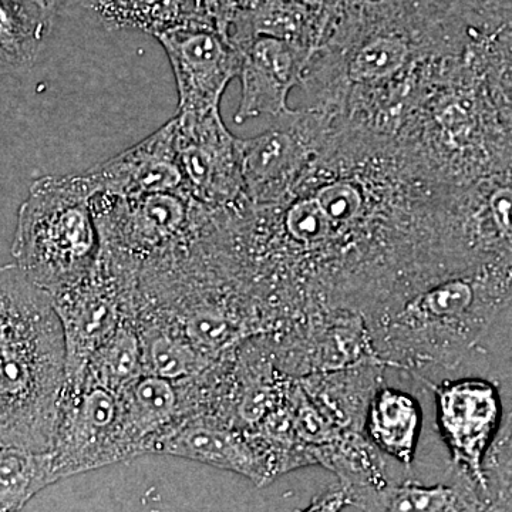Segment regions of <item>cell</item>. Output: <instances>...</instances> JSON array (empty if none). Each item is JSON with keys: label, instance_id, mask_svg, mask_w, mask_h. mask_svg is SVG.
I'll list each match as a JSON object with an SVG mask.
<instances>
[{"label": "cell", "instance_id": "cell-1", "mask_svg": "<svg viewBox=\"0 0 512 512\" xmlns=\"http://www.w3.org/2000/svg\"><path fill=\"white\" fill-rule=\"evenodd\" d=\"M66 373L52 296L18 265L0 266V446L50 450Z\"/></svg>", "mask_w": 512, "mask_h": 512}, {"label": "cell", "instance_id": "cell-2", "mask_svg": "<svg viewBox=\"0 0 512 512\" xmlns=\"http://www.w3.org/2000/svg\"><path fill=\"white\" fill-rule=\"evenodd\" d=\"M511 303L512 272H463L433 279L367 323L386 367L453 370Z\"/></svg>", "mask_w": 512, "mask_h": 512}, {"label": "cell", "instance_id": "cell-3", "mask_svg": "<svg viewBox=\"0 0 512 512\" xmlns=\"http://www.w3.org/2000/svg\"><path fill=\"white\" fill-rule=\"evenodd\" d=\"M97 190L89 175H47L20 205L12 255L33 284L53 293L92 269L100 235L92 212Z\"/></svg>", "mask_w": 512, "mask_h": 512}, {"label": "cell", "instance_id": "cell-4", "mask_svg": "<svg viewBox=\"0 0 512 512\" xmlns=\"http://www.w3.org/2000/svg\"><path fill=\"white\" fill-rule=\"evenodd\" d=\"M140 264L100 244L99 256L76 284L53 293L66 345V382L83 379L90 357L133 315Z\"/></svg>", "mask_w": 512, "mask_h": 512}, {"label": "cell", "instance_id": "cell-5", "mask_svg": "<svg viewBox=\"0 0 512 512\" xmlns=\"http://www.w3.org/2000/svg\"><path fill=\"white\" fill-rule=\"evenodd\" d=\"M338 123V111L315 104L274 117L258 136L239 138L247 201L266 205L288 197Z\"/></svg>", "mask_w": 512, "mask_h": 512}, {"label": "cell", "instance_id": "cell-6", "mask_svg": "<svg viewBox=\"0 0 512 512\" xmlns=\"http://www.w3.org/2000/svg\"><path fill=\"white\" fill-rule=\"evenodd\" d=\"M444 238L456 272H512V167L448 188Z\"/></svg>", "mask_w": 512, "mask_h": 512}, {"label": "cell", "instance_id": "cell-7", "mask_svg": "<svg viewBox=\"0 0 512 512\" xmlns=\"http://www.w3.org/2000/svg\"><path fill=\"white\" fill-rule=\"evenodd\" d=\"M90 204L100 244L130 256L140 268L190 241L210 212L184 192L119 197L97 191Z\"/></svg>", "mask_w": 512, "mask_h": 512}, {"label": "cell", "instance_id": "cell-8", "mask_svg": "<svg viewBox=\"0 0 512 512\" xmlns=\"http://www.w3.org/2000/svg\"><path fill=\"white\" fill-rule=\"evenodd\" d=\"M264 336L278 369L299 377L380 363L369 323L350 309H326L303 316Z\"/></svg>", "mask_w": 512, "mask_h": 512}, {"label": "cell", "instance_id": "cell-9", "mask_svg": "<svg viewBox=\"0 0 512 512\" xmlns=\"http://www.w3.org/2000/svg\"><path fill=\"white\" fill-rule=\"evenodd\" d=\"M119 421V394L87 379L66 382L49 450L59 481L124 461Z\"/></svg>", "mask_w": 512, "mask_h": 512}, {"label": "cell", "instance_id": "cell-10", "mask_svg": "<svg viewBox=\"0 0 512 512\" xmlns=\"http://www.w3.org/2000/svg\"><path fill=\"white\" fill-rule=\"evenodd\" d=\"M423 382L434 393L437 427L451 466L476 481L487 497L484 460L503 421L497 384L481 377Z\"/></svg>", "mask_w": 512, "mask_h": 512}, {"label": "cell", "instance_id": "cell-11", "mask_svg": "<svg viewBox=\"0 0 512 512\" xmlns=\"http://www.w3.org/2000/svg\"><path fill=\"white\" fill-rule=\"evenodd\" d=\"M175 119V151L188 194L210 208H231L247 200L239 138L220 110Z\"/></svg>", "mask_w": 512, "mask_h": 512}, {"label": "cell", "instance_id": "cell-12", "mask_svg": "<svg viewBox=\"0 0 512 512\" xmlns=\"http://www.w3.org/2000/svg\"><path fill=\"white\" fill-rule=\"evenodd\" d=\"M171 67L178 90L180 116L220 110L228 84L238 77L241 53L217 26L198 25L156 37Z\"/></svg>", "mask_w": 512, "mask_h": 512}, {"label": "cell", "instance_id": "cell-13", "mask_svg": "<svg viewBox=\"0 0 512 512\" xmlns=\"http://www.w3.org/2000/svg\"><path fill=\"white\" fill-rule=\"evenodd\" d=\"M241 53V101L235 123L271 114L281 116L291 110L288 96L303 82L308 66V49L299 43L271 35H252L234 43Z\"/></svg>", "mask_w": 512, "mask_h": 512}, {"label": "cell", "instance_id": "cell-14", "mask_svg": "<svg viewBox=\"0 0 512 512\" xmlns=\"http://www.w3.org/2000/svg\"><path fill=\"white\" fill-rule=\"evenodd\" d=\"M154 454L232 471L258 487H265L279 477L274 460L255 437L205 417H191L178 423L161 437Z\"/></svg>", "mask_w": 512, "mask_h": 512}, {"label": "cell", "instance_id": "cell-15", "mask_svg": "<svg viewBox=\"0 0 512 512\" xmlns=\"http://www.w3.org/2000/svg\"><path fill=\"white\" fill-rule=\"evenodd\" d=\"M86 174L97 191L119 197L158 192L188 194L175 151V119L136 146L89 168Z\"/></svg>", "mask_w": 512, "mask_h": 512}, {"label": "cell", "instance_id": "cell-16", "mask_svg": "<svg viewBox=\"0 0 512 512\" xmlns=\"http://www.w3.org/2000/svg\"><path fill=\"white\" fill-rule=\"evenodd\" d=\"M120 446L124 461L154 454L158 441L184 420L180 383L141 375L119 393Z\"/></svg>", "mask_w": 512, "mask_h": 512}, {"label": "cell", "instance_id": "cell-17", "mask_svg": "<svg viewBox=\"0 0 512 512\" xmlns=\"http://www.w3.org/2000/svg\"><path fill=\"white\" fill-rule=\"evenodd\" d=\"M380 363L299 377L303 392L340 429L365 434L367 409L383 384Z\"/></svg>", "mask_w": 512, "mask_h": 512}, {"label": "cell", "instance_id": "cell-18", "mask_svg": "<svg viewBox=\"0 0 512 512\" xmlns=\"http://www.w3.org/2000/svg\"><path fill=\"white\" fill-rule=\"evenodd\" d=\"M487 505L480 485L451 467L450 480L444 483H389L357 508L363 512H485Z\"/></svg>", "mask_w": 512, "mask_h": 512}, {"label": "cell", "instance_id": "cell-19", "mask_svg": "<svg viewBox=\"0 0 512 512\" xmlns=\"http://www.w3.org/2000/svg\"><path fill=\"white\" fill-rule=\"evenodd\" d=\"M421 431V409L416 397L380 386L367 409L365 434L367 440L383 454L412 466Z\"/></svg>", "mask_w": 512, "mask_h": 512}, {"label": "cell", "instance_id": "cell-20", "mask_svg": "<svg viewBox=\"0 0 512 512\" xmlns=\"http://www.w3.org/2000/svg\"><path fill=\"white\" fill-rule=\"evenodd\" d=\"M87 8L109 29L140 30L154 37L187 26H217L205 0H92Z\"/></svg>", "mask_w": 512, "mask_h": 512}, {"label": "cell", "instance_id": "cell-21", "mask_svg": "<svg viewBox=\"0 0 512 512\" xmlns=\"http://www.w3.org/2000/svg\"><path fill=\"white\" fill-rule=\"evenodd\" d=\"M56 15L47 0H0V73L33 66Z\"/></svg>", "mask_w": 512, "mask_h": 512}, {"label": "cell", "instance_id": "cell-22", "mask_svg": "<svg viewBox=\"0 0 512 512\" xmlns=\"http://www.w3.org/2000/svg\"><path fill=\"white\" fill-rule=\"evenodd\" d=\"M130 322L140 339L144 373L147 375L183 382L200 375L217 362L202 355L181 333L153 316H136Z\"/></svg>", "mask_w": 512, "mask_h": 512}, {"label": "cell", "instance_id": "cell-23", "mask_svg": "<svg viewBox=\"0 0 512 512\" xmlns=\"http://www.w3.org/2000/svg\"><path fill=\"white\" fill-rule=\"evenodd\" d=\"M57 481L50 451L0 446V512H19Z\"/></svg>", "mask_w": 512, "mask_h": 512}, {"label": "cell", "instance_id": "cell-24", "mask_svg": "<svg viewBox=\"0 0 512 512\" xmlns=\"http://www.w3.org/2000/svg\"><path fill=\"white\" fill-rule=\"evenodd\" d=\"M141 375L144 367L140 339L133 323L124 319L119 329L90 357L83 379L119 394Z\"/></svg>", "mask_w": 512, "mask_h": 512}, {"label": "cell", "instance_id": "cell-25", "mask_svg": "<svg viewBox=\"0 0 512 512\" xmlns=\"http://www.w3.org/2000/svg\"><path fill=\"white\" fill-rule=\"evenodd\" d=\"M487 500L512 497V410L503 417L500 429L484 460Z\"/></svg>", "mask_w": 512, "mask_h": 512}, {"label": "cell", "instance_id": "cell-26", "mask_svg": "<svg viewBox=\"0 0 512 512\" xmlns=\"http://www.w3.org/2000/svg\"><path fill=\"white\" fill-rule=\"evenodd\" d=\"M349 505L348 497L340 484L323 491L301 512H340Z\"/></svg>", "mask_w": 512, "mask_h": 512}, {"label": "cell", "instance_id": "cell-27", "mask_svg": "<svg viewBox=\"0 0 512 512\" xmlns=\"http://www.w3.org/2000/svg\"><path fill=\"white\" fill-rule=\"evenodd\" d=\"M485 512H512V497L495 498L488 501Z\"/></svg>", "mask_w": 512, "mask_h": 512}, {"label": "cell", "instance_id": "cell-28", "mask_svg": "<svg viewBox=\"0 0 512 512\" xmlns=\"http://www.w3.org/2000/svg\"><path fill=\"white\" fill-rule=\"evenodd\" d=\"M47 2H49V5L52 6L56 12H59V10L69 8V6L82 5L87 8L92 0H47Z\"/></svg>", "mask_w": 512, "mask_h": 512}]
</instances>
